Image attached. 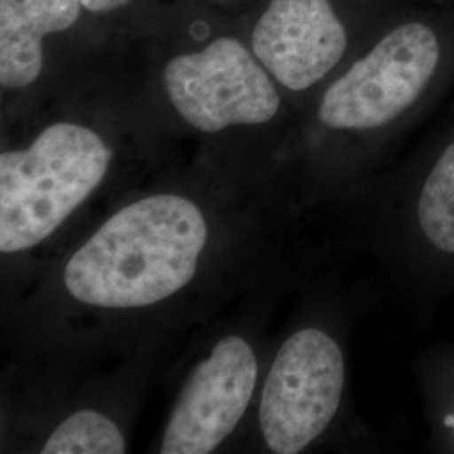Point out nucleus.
<instances>
[{
  "instance_id": "obj_1",
  "label": "nucleus",
  "mask_w": 454,
  "mask_h": 454,
  "mask_svg": "<svg viewBox=\"0 0 454 454\" xmlns=\"http://www.w3.org/2000/svg\"><path fill=\"white\" fill-rule=\"evenodd\" d=\"M135 46L146 56L168 108L204 135L273 123L283 90L234 17L191 0H165Z\"/></svg>"
},
{
  "instance_id": "obj_2",
  "label": "nucleus",
  "mask_w": 454,
  "mask_h": 454,
  "mask_svg": "<svg viewBox=\"0 0 454 454\" xmlns=\"http://www.w3.org/2000/svg\"><path fill=\"white\" fill-rule=\"evenodd\" d=\"M207 243L200 209L185 197L150 195L116 212L65 268V286L82 303L140 309L180 292Z\"/></svg>"
},
{
  "instance_id": "obj_3",
  "label": "nucleus",
  "mask_w": 454,
  "mask_h": 454,
  "mask_svg": "<svg viewBox=\"0 0 454 454\" xmlns=\"http://www.w3.org/2000/svg\"><path fill=\"white\" fill-rule=\"evenodd\" d=\"M453 59V7L411 4L320 90L315 121L337 135L384 130L426 97Z\"/></svg>"
},
{
  "instance_id": "obj_4",
  "label": "nucleus",
  "mask_w": 454,
  "mask_h": 454,
  "mask_svg": "<svg viewBox=\"0 0 454 454\" xmlns=\"http://www.w3.org/2000/svg\"><path fill=\"white\" fill-rule=\"evenodd\" d=\"M114 150L76 120L46 123L26 146L0 153V251L34 247L65 223L106 177Z\"/></svg>"
},
{
  "instance_id": "obj_5",
  "label": "nucleus",
  "mask_w": 454,
  "mask_h": 454,
  "mask_svg": "<svg viewBox=\"0 0 454 454\" xmlns=\"http://www.w3.org/2000/svg\"><path fill=\"white\" fill-rule=\"evenodd\" d=\"M411 0H258L236 17L283 93L322 90Z\"/></svg>"
},
{
  "instance_id": "obj_6",
  "label": "nucleus",
  "mask_w": 454,
  "mask_h": 454,
  "mask_svg": "<svg viewBox=\"0 0 454 454\" xmlns=\"http://www.w3.org/2000/svg\"><path fill=\"white\" fill-rule=\"evenodd\" d=\"M120 52L98 33L82 0H0L4 98L34 91L56 73L88 71Z\"/></svg>"
},
{
  "instance_id": "obj_7",
  "label": "nucleus",
  "mask_w": 454,
  "mask_h": 454,
  "mask_svg": "<svg viewBox=\"0 0 454 454\" xmlns=\"http://www.w3.org/2000/svg\"><path fill=\"white\" fill-rule=\"evenodd\" d=\"M345 386L339 343L318 328L283 343L266 377L260 407L262 438L278 454H296L335 418Z\"/></svg>"
},
{
  "instance_id": "obj_8",
  "label": "nucleus",
  "mask_w": 454,
  "mask_h": 454,
  "mask_svg": "<svg viewBox=\"0 0 454 454\" xmlns=\"http://www.w3.org/2000/svg\"><path fill=\"white\" fill-rule=\"evenodd\" d=\"M258 380V362L241 337L217 341L191 375L163 434V454L212 453L236 429Z\"/></svg>"
},
{
  "instance_id": "obj_9",
  "label": "nucleus",
  "mask_w": 454,
  "mask_h": 454,
  "mask_svg": "<svg viewBox=\"0 0 454 454\" xmlns=\"http://www.w3.org/2000/svg\"><path fill=\"white\" fill-rule=\"evenodd\" d=\"M418 221L429 243L454 254V140L442 150L422 185Z\"/></svg>"
},
{
  "instance_id": "obj_10",
  "label": "nucleus",
  "mask_w": 454,
  "mask_h": 454,
  "mask_svg": "<svg viewBox=\"0 0 454 454\" xmlns=\"http://www.w3.org/2000/svg\"><path fill=\"white\" fill-rule=\"evenodd\" d=\"M82 4L103 39L127 51L150 29L165 0H82Z\"/></svg>"
},
{
  "instance_id": "obj_11",
  "label": "nucleus",
  "mask_w": 454,
  "mask_h": 454,
  "mask_svg": "<svg viewBox=\"0 0 454 454\" xmlns=\"http://www.w3.org/2000/svg\"><path fill=\"white\" fill-rule=\"evenodd\" d=\"M120 427L97 411H80L61 422L46 441L44 454H123Z\"/></svg>"
},
{
  "instance_id": "obj_12",
  "label": "nucleus",
  "mask_w": 454,
  "mask_h": 454,
  "mask_svg": "<svg viewBox=\"0 0 454 454\" xmlns=\"http://www.w3.org/2000/svg\"><path fill=\"white\" fill-rule=\"evenodd\" d=\"M194 4H199L202 7H207L214 12L224 14L229 17L243 16L244 12L253 7L258 0H191Z\"/></svg>"
},
{
  "instance_id": "obj_13",
  "label": "nucleus",
  "mask_w": 454,
  "mask_h": 454,
  "mask_svg": "<svg viewBox=\"0 0 454 454\" xmlns=\"http://www.w3.org/2000/svg\"><path fill=\"white\" fill-rule=\"evenodd\" d=\"M429 4H434L439 7H453L454 0H426Z\"/></svg>"
},
{
  "instance_id": "obj_14",
  "label": "nucleus",
  "mask_w": 454,
  "mask_h": 454,
  "mask_svg": "<svg viewBox=\"0 0 454 454\" xmlns=\"http://www.w3.org/2000/svg\"><path fill=\"white\" fill-rule=\"evenodd\" d=\"M453 427H454V416H453Z\"/></svg>"
}]
</instances>
